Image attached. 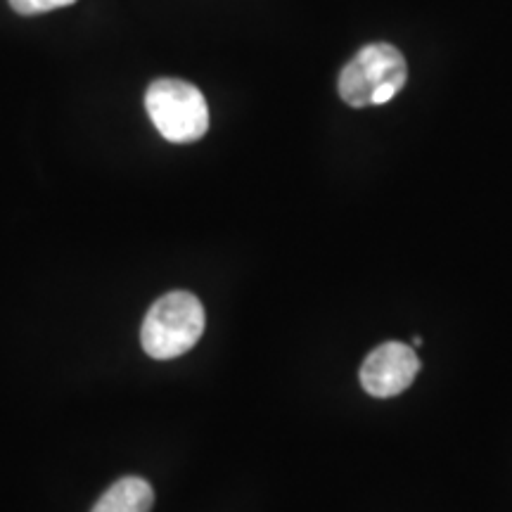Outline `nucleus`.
<instances>
[{
	"mask_svg": "<svg viewBox=\"0 0 512 512\" xmlns=\"http://www.w3.org/2000/svg\"><path fill=\"white\" fill-rule=\"evenodd\" d=\"M145 110L169 143H195L209 131V107L202 91L181 79H157L145 93Z\"/></svg>",
	"mask_w": 512,
	"mask_h": 512,
	"instance_id": "nucleus-3",
	"label": "nucleus"
},
{
	"mask_svg": "<svg viewBox=\"0 0 512 512\" xmlns=\"http://www.w3.org/2000/svg\"><path fill=\"white\" fill-rule=\"evenodd\" d=\"M207 316L195 294L176 290L150 306L140 328V342L147 356L157 361L178 358L200 342Z\"/></svg>",
	"mask_w": 512,
	"mask_h": 512,
	"instance_id": "nucleus-2",
	"label": "nucleus"
},
{
	"mask_svg": "<svg viewBox=\"0 0 512 512\" xmlns=\"http://www.w3.org/2000/svg\"><path fill=\"white\" fill-rule=\"evenodd\" d=\"M411 344H413V347H422V337L415 335V337L411 339Z\"/></svg>",
	"mask_w": 512,
	"mask_h": 512,
	"instance_id": "nucleus-7",
	"label": "nucleus"
},
{
	"mask_svg": "<svg viewBox=\"0 0 512 512\" xmlns=\"http://www.w3.org/2000/svg\"><path fill=\"white\" fill-rule=\"evenodd\" d=\"M76 0H10V8L17 12V15L31 17V15H43V12L67 8V5H74Z\"/></svg>",
	"mask_w": 512,
	"mask_h": 512,
	"instance_id": "nucleus-6",
	"label": "nucleus"
},
{
	"mask_svg": "<svg viewBox=\"0 0 512 512\" xmlns=\"http://www.w3.org/2000/svg\"><path fill=\"white\" fill-rule=\"evenodd\" d=\"M406 79L408 64L401 50L389 43H370L342 69L337 88L349 107L363 110L392 102L406 86Z\"/></svg>",
	"mask_w": 512,
	"mask_h": 512,
	"instance_id": "nucleus-1",
	"label": "nucleus"
},
{
	"mask_svg": "<svg viewBox=\"0 0 512 512\" xmlns=\"http://www.w3.org/2000/svg\"><path fill=\"white\" fill-rule=\"evenodd\" d=\"M155 491L143 477H124L114 482L91 512H150Z\"/></svg>",
	"mask_w": 512,
	"mask_h": 512,
	"instance_id": "nucleus-5",
	"label": "nucleus"
},
{
	"mask_svg": "<svg viewBox=\"0 0 512 512\" xmlns=\"http://www.w3.org/2000/svg\"><path fill=\"white\" fill-rule=\"evenodd\" d=\"M418 373L420 358L413 347L401 342H387L370 351L358 377L370 396L389 399V396L406 392Z\"/></svg>",
	"mask_w": 512,
	"mask_h": 512,
	"instance_id": "nucleus-4",
	"label": "nucleus"
}]
</instances>
